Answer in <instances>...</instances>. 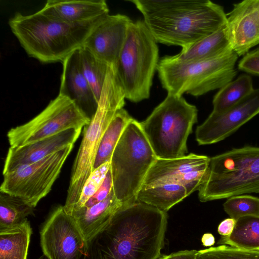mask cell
<instances>
[{
  "mask_svg": "<svg viewBox=\"0 0 259 259\" xmlns=\"http://www.w3.org/2000/svg\"><path fill=\"white\" fill-rule=\"evenodd\" d=\"M166 212L144 203L121 206L86 241L83 259H157L164 245Z\"/></svg>",
  "mask_w": 259,
  "mask_h": 259,
  "instance_id": "1",
  "label": "cell"
},
{
  "mask_svg": "<svg viewBox=\"0 0 259 259\" xmlns=\"http://www.w3.org/2000/svg\"><path fill=\"white\" fill-rule=\"evenodd\" d=\"M157 43L186 48L225 26L227 14L209 0H130Z\"/></svg>",
  "mask_w": 259,
  "mask_h": 259,
  "instance_id": "2",
  "label": "cell"
},
{
  "mask_svg": "<svg viewBox=\"0 0 259 259\" xmlns=\"http://www.w3.org/2000/svg\"><path fill=\"white\" fill-rule=\"evenodd\" d=\"M102 17L72 23L47 16L39 11L27 15L17 13L8 23L28 56L44 63H63L83 46L90 32Z\"/></svg>",
  "mask_w": 259,
  "mask_h": 259,
  "instance_id": "3",
  "label": "cell"
},
{
  "mask_svg": "<svg viewBox=\"0 0 259 259\" xmlns=\"http://www.w3.org/2000/svg\"><path fill=\"white\" fill-rule=\"evenodd\" d=\"M125 96L113 67L109 66L95 113L84 126L82 141L75 158L65 205L71 215L83 186L94 170L102 136L116 112L123 108Z\"/></svg>",
  "mask_w": 259,
  "mask_h": 259,
  "instance_id": "4",
  "label": "cell"
},
{
  "mask_svg": "<svg viewBox=\"0 0 259 259\" xmlns=\"http://www.w3.org/2000/svg\"><path fill=\"white\" fill-rule=\"evenodd\" d=\"M238 56L230 51L220 56L195 62H185L165 56L159 61L157 71L161 84L167 93L198 97L220 89L233 80Z\"/></svg>",
  "mask_w": 259,
  "mask_h": 259,
  "instance_id": "5",
  "label": "cell"
},
{
  "mask_svg": "<svg viewBox=\"0 0 259 259\" xmlns=\"http://www.w3.org/2000/svg\"><path fill=\"white\" fill-rule=\"evenodd\" d=\"M201 202L259 193V147L245 146L210 158Z\"/></svg>",
  "mask_w": 259,
  "mask_h": 259,
  "instance_id": "6",
  "label": "cell"
},
{
  "mask_svg": "<svg viewBox=\"0 0 259 259\" xmlns=\"http://www.w3.org/2000/svg\"><path fill=\"white\" fill-rule=\"evenodd\" d=\"M157 42L143 20L130 24L115 69L125 99L137 103L149 98L159 63Z\"/></svg>",
  "mask_w": 259,
  "mask_h": 259,
  "instance_id": "7",
  "label": "cell"
},
{
  "mask_svg": "<svg viewBox=\"0 0 259 259\" xmlns=\"http://www.w3.org/2000/svg\"><path fill=\"white\" fill-rule=\"evenodd\" d=\"M197 113L196 106L182 96L167 93L150 115L140 122L157 158L186 155L187 139L197 121Z\"/></svg>",
  "mask_w": 259,
  "mask_h": 259,
  "instance_id": "8",
  "label": "cell"
},
{
  "mask_svg": "<svg viewBox=\"0 0 259 259\" xmlns=\"http://www.w3.org/2000/svg\"><path fill=\"white\" fill-rule=\"evenodd\" d=\"M157 158L140 122L133 118L124 128L110 162L114 193L122 205L136 202V195Z\"/></svg>",
  "mask_w": 259,
  "mask_h": 259,
  "instance_id": "9",
  "label": "cell"
},
{
  "mask_svg": "<svg viewBox=\"0 0 259 259\" xmlns=\"http://www.w3.org/2000/svg\"><path fill=\"white\" fill-rule=\"evenodd\" d=\"M90 121L73 102L58 95L32 119L10 129L7 137L11 147H19L70 128L82 129Z\"/></svg>",
  "mask_w": 259,
  "mask_h": 259,
  "instance_id": "10",
  "label": "cell"
},
{
  "mask_svg": "<svg viewBox=\"0 0 259 259\" xmlns=\"http://www.w3.org/2000/svg\"><path fill=\"white\" fill-rule=\"evenodd\" d=\"M73 145L4 175L0 191L17 196L34 208L50 192Z\"/></svg>",
  "mask_w": 259,
  "mask_h": 259,
  "instance_id": "11",
  "label": "cell"
},
{
  "mask_svg": "<svg viewBox=\"0 0 259 259\" xmlns=\"http://www.w3.org/2000/svg\"><path fill=\"white\" fill-rule=\"evenodd\" d=\"M40 245L48 259H83L86 240L74 218L63 206L56 207L40 232Z\"/></svg>",
  "mask_w": 259,
  "mask_h": 259,
  "instance_id": "12",
  "label": "cell"
},
{
  "mask_svg": "<svg viewBox=\"0 0 259 259\" xmlns=\"http://www.w3.org/2000/svg\"><path fill=\"white\" fill-rule=\"evenodd\" d=\"M259 114V88L225 111H212L197 126L196 140L199 145L214 144L224 140Z\"/></svg>",
  "mask_w": 259,
  "mask_h": 259,
  "instance_id": "13",
  "label": "cell"
},
{
  "mask_svg": "<svg viewBox=\"0 0 259 259\" xmlns=\"http://www.w3.org/2000/svg\"><path fill=\"white\" fill-rule=\"evenodd\" d=\"M132 21L129 17L121 14L104 16L91 30L82 47L115 67Z\"/></svg>",
  "mask_w": 259,
  "mask_h": 259,
  "instance_id": "14",
  "label": "cell"
},
{
  "mask_svg": "<svg viewBox=\"0 0 259 259\" xmlns=\"http://www.w3.org/2000/svg\"><path fill=\"white\" fill-rule=\"evenodd\" d=\"M226 29L233 51L245 55L259 44V0H245L233 4L227 14Z\"/></svg>",
  "mask_w": 259,
  "mask_h": 259,
  "instance_id": "15",
  "label": "cell"
},
{
  "mask_svg": "<svg viewBox=\"0 0 259 259\" xmlns=\"http://www.w3.org/2000/svg\"><path fill=\"white\" fill-rule=\"evenodd\" d=\"M81 128H70L53 136L19 147H10L3 175L18 167L37 162L67 146L74 145Z\"/></svg>",
  "mask_w": 259,
  "mask_h": 259,
  "instance_id": "16",
  "label": "cell"
},
{
  "mask_svg": "<svg viewBox=\"0 0 259 259\" xmlns=\"http://www.w3.org/2000/svg\"><path fill=\"white\" fill-rule=\"evenodd\" d=\"M62 64L59 95L73 102L91 119L96 111L98 101L82 72L79 49L70 55Z\"/></svg>",
  "mask_w": 259,
  "mask_h": 259,
  "instance_id": "17",
  "label": "cell"
},
{
  "mask_svg": "<svg viewBox=\"0 0 259 259\" xmlns=\"http://www.w3.org/2000/svg\"><path fill=\"white\" fill-rule=\"evenodd\" d=\"M64 22L78 23L93 21L109 14L104 0H49L39 10Z\"/></svg>",
  "mask_w": 259,
  "mask_h": 259,
  "instance_id": "18",
  "label": "cell"
},
{
  "mask_svg": "<svg viewBox=\"0 0 259 259\" xmlns=\"http://www.w3.org/2000/svg\"><path fill=\"white\" fill-rule=\"evenodd\" d=\"M209 160L207 156L193 153L176 158H157L149 169L142 187L164 183H179L184 175L209 164Z\"/></svg>",
  "mask_w": 259,
  "mask_h": 259,
  "instance_id": "19",
  "label": "cell"
},
{
  "mask_svg": "<svg viewBox=\"0 0 259 259\" xmlns=\"http://www.w3.org/2000/svg\"><path fill=\"white\" fill-rule=\"evenodd\" d=\"M122 204L113 190L102 201L89 208L81 207L72 211L74 218L86 241L99 232Z\"/></svg>",
  "mask_w": 259,
  "mask_h": 259,
  "instance_id": "20",
  "label": "cell"
},
{
  "mask_svg": "<svg viewBox=\"0 0 259 259\" xmlns=\"http://www.w3.org/2000/svg\"><path fill=\"white\" fill-rule=\"evenodd\" d=\"M233 51L226 25L172 56L176 60L189 62L212 58Z\"/></svg>",
  "mask_w": 259,
  "mask_h": 259,
  "instance_id": "21",
  "label": "cell"
},
{
  "mask_svg": "<svg viewBox=\"0 0 259 259\" xmlns=\"http://www.w3.org/2000/svg\"><path fill=\"white\" fill-rule=\"evenodd\" d=\"M187 196L186 189L180 184L164 183L141 187L136 195V201L166 212Z\"/></svg>",
  "mask_w": 259,
  "mask_h": 259,
  "instance_id": "22",
  "label": "cell"
},
{
  "mask_svg": "<svg viewBox=\"0 0 259 259\" xmlns=\"http://www.w3.org/2000/svg\"><path fill=\"white\" fill-rule=\"evenodd\" d=\"M31 234L28 220L0 230V259H27Z\"/></svg>",
  "mask_w": 259,
  "mask_h": 259,
  "instance_id": "23",
  "label": "cell"
},
{
  "mask_svg": "<svg viewBox=\"0 0 259 259\" xmlns=\"http://www.w3.org/2000/svg\"><path fill=\"white\" fill-rule=\"evenodd\" d=\"M218 244L259 251V216L246 215L239 218L232 233L221 236Z\"/></svg>",
  "mask_w": 259,
  "mask_h": 259,
  "instance_id": "24",
  "label": "cell"
},
{
  "mask_svg": "<svg viewBox=\"0 0 259 259\" xmlns=\"http://www.w3.org/2000/svg\"><path fill=\"white\" fill-rule=\"evenodd\" d=\"M132 117L123 108L118 110L104 133L97 153L94 170L110 162L114 149Z\"/></svg>",
  "mask_w": 259,
  "mask_h": 259,
  "instance_id": "25",
  "label": "cell"
},
{
  "mask_svg": "<svg viewBox=\"0 0 259 259\" xmlns=\"http://www.w3.org/2000/svg\"><path fill=\"white\" fill-rule=\"evenodd\" d=\"M254 90L252 79L246 74L239 75L221 88L212 100L213 112L225 111L248 96Z\"/></svg>",
  "mask_w": 259,
  "mask_h": 259,
  "instance_id": "26",
  "label": "cell"
},
{
  "mask_svg": "<svg viewBox=\"0 0 259 259\" xmlns=\"http://www.w3.org/2000/svg\"><path fill=\"white\" fill-rule=\"evenodd\" d=\"M34 214V207L20 198L0 191V230L20 224Z\"/></svg>",
  "mask_w": 259,
  "mask_h": 259,
  "instance_id": "27",
  "label": "cell"
},
{
  "mask_svg": "<svg viewBox=\"0 0 259 259\" xmlns=\"http://www.w3.org/2000/svg\"><path fill=\"white\" fill-rule=\"evenodd\" d=\"M82 72L99 101L110 65L82 47L79 49Z\"/></svg>",
  "mask_w": 259,
  "mask_h": 259,
  "instance_id": "28",
  "label": "cell"
},
{
  "mask_svg": "<svg viewBox=\"0 0 259 259\" xmlns=\"http://www.w3.org/2000/svg\"><path fill=\"white\" fill-rule=\"evenodd\" d=\"M225 211L236 221L246 215L259 216V198L249 195L231 197L223 204Z\"/></svg>",
  "mask_w": 259,
  "mask_h": 259,
  "instance_id": "29",
  "label": "cell"
},
{
  "mask_svg": "<svg viewBox=\"0 0 259 259\" xmlns=\"http://www.w3.org/2000/svg\"><path fill=\"white\" fill-rule=\"evenodd\" d=\"M196 259H259V251L220 245L198 250Z\"/></svg>",
  "mask_w": 259,
  "mask_h": 259,
  "instance_id": "30",
  "label": "cell"
},
{
  "mask_svg": "<svg viewBox=\"0 0 259 259\" xmlns=\"http://www.w3.org/2000/svg\"><path fill=\"white\" fill-rule=\"evenodd\" d=\"M110 166V163L108 162L93 171L85 183L79 199L74 206L72 211L82 207L85 203L95 194L103 183Z\"/></svg>",
  "mask_w": 259,
  "mask_h": 259,
  "instance_id": "31",
  "label": "cell"
},
{
  "mask_svg": "<svg viewBox=\"0 0 259 259\" xmlns=\"http://www.w3.org/2000/svg\"><path fill=\"white\" fill-rule=\"evenodd\" d=\"M112 190L113 181L110 168L102 185L82 207L89 208L102 201L108 196Z\"/></svg>",
  "mask_w": 259,
  "mask_h": 259,
  "instance_id": "32",
  "label": "cell"
},
{
  "mask_svg": "<svg viewBox=\"0 0 259 259\" xmlns=\"http://www.w3.org/2000/svg\"><path fill=\"white\" fill-rule=\"evenodd\" d=\"M239 70L259 76V48L248 52L238 64Z\"/></svg>",
  "mask_w": 259,
  "mask_h": 259,
  "instance_id": "33",
  "label": "cell"
},
{
  "mask_svg": "<svg viewBox=\"0 0 259 259\" xmlns=\"http://www.w3.org/2000/svg\"><path fill=\"white\" fill-rule=\"evenodd\" d=\"M197 253L198 251L196 250H181L160 256L157 259H196Z\"/></svg>",
  "mask_w": 259,
  "mask_h": 259,
  "instance_id": "34",
  "label": "cell"
},
{
  "mask_svg": "<svg viewBox=\"0 0 259 259\" xmlns=\"http://www.w3.org/2000/svg\"><path fill=\"white\" fill-rule=\"evenodd\" d=\"M236 220L231 218L226 219L219 224L218 232L221 236H227L230 235L235 226Z\"/></svg>",
  "mask_w": 259,
  "mask_h": 259,
  "instance_id": "35",
  "label": "cell"
},
{
  "mask_svg": "<svg viewBox=\"0 0 259 259\" xmlns=\"http://www.w3.org/2000/svg\"><path fill=\"white\" fill-rule=\"evenodd\" d=\"M201 242L203 246L210 247L214 244L215 238L212 234L209 233H205L201 238Z\"/></svg>",
  "mask_w": 259,
  "mask_h": 259,
  "instance_id": "36",
  "label": "cell"
},
{
  "mask_svg": "<svg viewBox=\"0 0 259 259\" xmlns=\"http://www.w3.org/2000/svg\"><path fill=\"white\" fill-rule=\"evenodd\" d=\"M38 259H48L45 255H42Z\"/></svg>",
  "mask_w": 259,
  "mask_h": 259,
  "instance_id": "37",
  "label": "cell"
}]
</instances>
